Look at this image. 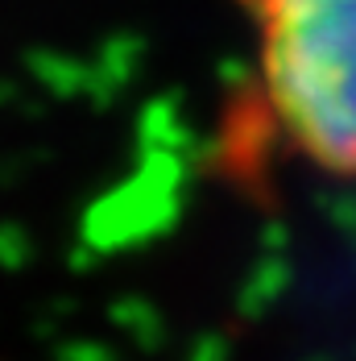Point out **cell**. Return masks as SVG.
<instances>
[{
    "instance_id": "6da1fadb",
    "label": "cell",
    "mask_w": 356,
    "mask_h": 361,
    "mask_svg": "<svg viewBox=\"0 0 356 361\" xmlns=\"http://www.w3.org/2000/svg\"><path fill=\"white\" fill-rule=\"evenodd\" d=\"M253 37L249 83L224 121L228 154H282L356 183V0H232Z\"/></svg>"
}]
</instances>
